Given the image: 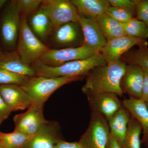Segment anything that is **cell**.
Returning <instances> with one entry per match:
<instances>
[{
	"label": "cell",
	"mask_w": 148,
	"mask_h": 148,
	"mask_svg": "<svg viewBox=\"0 0 148 148\" xmlns=\"http://www.w3.org/2000/svg\"><path fill=\"white\" fill-rule=\"evenodd\" d=\"M30 26L32 32L41 42L45 41L53 28L50 19L41 8L31 17Z\"/></svg>",
	"instance_id": "obj_21"
},
{
	"label": "cell",
	"mask_w": 148,
	"mask_h": 148,
	"mask_svg": "<svg viewBox=\"0 0 148 148\" xmlns=\"http://www.w3.org/2000/svg\"><path fill=\"white\" fill-rule=\"evenodd\" d=\"M136 18L144 22L148 28V0H136Z\"/></svg>",
	"instance_id": "obj_30"
},
{
	"label": "cell",
	"mask_w": 148,
	"mask_h": 148,
	"mask_svg": "<svg viewBox=\"0 0 148 148\" xmlns=\"http://www.w3.org/2000/svg\"><path fill=\"white\" fill-rule=\"evenodd\" d=\"M53 40L61 46L82 45L83 35L78 22H70L55 29Z\"/></svg>",
	"instance_id": "obj_16"
},
{
	"label": "cell",
	"mask_w": 148,
	"mask_h": 148,
	"mask_svg": "<svg viewBox=\"0 0 148 148\" xmlns=\"http://www.w3.org/2000/svg\"><path fill=\"white\" fill-rule=\"evenodd\" d=\"M54 148H82L79 142H67L61 140L55 145Z\"/></svg>",
	"instance_id": "obj_34"
},
{
	"label": "cell",
	"mask_w": 148,
	"mask_h": 148,
	"mask_svg": "<svg viewBox=\"0 0 148 148\" xmlns=\"http://www.w3.org/2000/svg\"><path fill=\"white\" fill-rule=\"evenodd\" d=\"M7 2L6 0H0V10L2 8L4 5L5 4V3Z\"/></svg>",
	"instance_id": "obj_36"
},
{
	"label": "cell",
	"mask_w": 148,
	"mask_h": 148,
	"mask_svg": "<svg viewBox=\"0 0 148 148\" xmlns=\"http://www.w3.org/2000/svg\"><path fill=\"white\" fill-rule=\"evenodd\" d=\"M144 79L143 68L137 65L128 64L122 77L120 86L123 93H127L130 97L140 99Z\"/></svg>",
	"instance_id": "obj_14"
},
{
	"label": "cell",
	"mask_w": 148,
	"mask_h": 148,
	"mask_svg": "<svg viewBox=\"0 0 148 148\" xmlns=\"http://www.w3.org/2000/svg\"><path fill=\"white\" fill-rule=\"evenodd\" d=\"M21 13L23 16L31 15L41 5L42 1L40 0H18L17 1Z\"/></svg>",
	"instance_id": "obj_29"
},
{
	"label": "cell",
	"mask_w": 148,
	"mask_h": 148,
	"mask_svg": "<svg viewBox=\"0 0 148 148\" xmlns=\"http://www.w3.org/2000/svg\"><path fill=\"white\" fill-rule=\"evenodd\" d=\"M63 140L59 123L47 120L23 148H54L57 143Z\"/></svg>",
	"instance_id": "obj_11"
},
{
	"label": "cell",
	"mask_w": 148,
	"mask_h": 148,
	"mask_svg": "<svg viewBox=\"0 0 148 148\" xmlns=\"http://www.w3.org/2000/svg\"><path fill=\"white\" fill-rule=\"evenodd\" d=\"M49 49L35 36L27 23L26 17L22 16L17 51L23 62L29 65L33 64L39 60Z\"/></svg>",
	"instance_id": "obj_4"
},
{
	"label": "cell",
	"mask_w": 148,
	"mask_h": 148,
	"mask_svg": "<svg viewBox=\"0 0 148 148\" xmlns=\"http://www.w3.org/2000/svg\"><path fill=\"white\" fill-rule=\"evenodd\" d=\"M20 8L17 1L11 2L3 15L1 25V33L4 45L13 49L18 37L21 20Z\"/></svg>",
	"instance_id": "obj_8"
},
{
	"label": "cell",
	"mask_w": 148,
	"mask_h": 148,
	"mask_svg": "<svg viewBox=\"0 0 148 148\" xmlns=\"http://www.w3.org/2000/svg\"><path fill=\"white\" fill-rule=\"evenodd\" d=\"M110 135L106 118L97 112H91L88 127L79 142L82 148H107Z\"/></svg>",
	"instance_id": "obj_5"
},
{
	"label": "cell",
	"mask_w": 148,
	"mask_h": 148,
	"mask_svg": "<svg viewBox=\"0 0 148 148\" xmlns=\"http://www.w3.org/2000/svg\"><path fill=\"white\" fill-rule=\"evenodd\" d=\"M12 110L7 105L0 95V125L8 118Z\"/></svg>",
	"instance_id": "obj_32"
},
{
	"label": "cell",
	"mask_w": 148,
	"mask_h": 148,
	"mask_svg": "<svg viewBox=\"0 0 148 148\" xmlns=\"http://www.w3.org/2000/svg\"><path fill=\"white\" fill-rule=\"evenodd\" d=\"M78 22L83 35L82 45L97 52L107 44L108 41L97 24L95 18L79 15Z\"/></svg>",
	"instance_id": "obj_12"
},
{
	"label": "cell",
	"mask_w": 148,
	"mask_h": 148,
	"mask_svg": "<svg viewBox=\"0 0 148 148\" xmlns=\"http://www.w3.org/2000/svg\"><path fill=\"white\" fill-rule=\"evenodd\" d=\"M107 148H122L117 141L110 133Z\"/></svg>",
	"instance_id": "obj_35"
},
{
	"label": "cell",
	"mask_w": 148,
	"mask_h": 148,
	"mask_svg": "<svg viewBox=\"0 0 148 148\" xmlns=\"http://www.w3.org/2000/svg\"><path fill=\"white\" fill-rule=\"evenodd\" d=\"M125 34L146 40L148 38V28L143 21L133 18L125 24H122Z\"/></svg>",
	"instance_id": "obj_26"
},
{
	"label": "cell",
	"mask_w": 148,
	"mask_h": 148,
	"mask_svg": "<svg viewBox=\"0 0 148 148\" xmlns=\"http://www.w3.org/2000/svg\"><path fill=\"white\" fill-rule=\"evenodd\" d=\"M110 5L115 7L128 9L136 12V0H108Z\"/></svg>",
	"instance_id": "obj_31"
},
{
	"label": "cell",
	"mask_w": 148,
	"mask_h": 148,
	"mask_svg": "<svg viewBox=\"0 0 148 148\" xmlns=\"http://www.w3.org/2000/svg\"><path fill=\"white\" fill-rule=\"evenodd\" d=\"M147 40L125 35L108 42L101 52L107 63L119 61L125 53L135 46H148Z\"/></svg>",
	"instance_id": "obj_9"
},
{
	"label": "cell",
	"mask_w": 148,
	"mask_h": 148,
	"mask_svg": "<svg viewBox=\"0 0 148 148\" xmlns=\"http://www.w3.org/2000/svg\"><path fill=\"white\" fill-rule=\"evenodd\" d=\"M86 96L91 112L101 114L107 120L123 107L122 101L113 92H100Z\"/></svg>",
	"instance_id": "obj_13"
},
{
	"label": "cell",
	"mask_w": 148,
	"mask_h": 148,
	"mask_svg": "<svg viewBox=\"0 0 148 148\" xmlns=\"http://www.w3.org/2000/svg\"><path fill=\"white\" fill-rule=\"evenodd\" d=\"M136 12L128 9L115 7L110 6L105 13L121 24H125L134 18L133 15Z\"/></svg>",
	"instance_id": "obj_27"
},
{
	"label": "cell",
	"mask_w": 148,
	"mask_h": 148,
	"mask_svg": "<svg viewBox=\"0 0 148 148\" xmlns=\"http://www.w3.org/2000/svg\"><path fill=\"white\" fill-rule=\"evenodd\" d=\"M98 53L84 45L59 49H49L39 60L47 66L58 67L71 61L87 59Z\"/></svg>",
	"instance_id": "obj_7"
},
{
	"label": "cell",
	"mask_w": 148,
	"mask_h": 148,
	"mask_svg": "<svg viewBox=\"0 0 148 148\" xmlns=\"http://www.w3.org/2000/svg\"><path fill=\"white\" fill-rule=\"evenodd\" d=\"M4 54L1 51V49H0V58H2Z\"/></svg>",
	"instance_id": "obj_37"
},
{
	"label": "cell",
	"mask_w": 148,
	"mask_h": 148,
	"mask_svg": "<svg viewBox=\"0 0 148 148\" xmlns=\"http://www.w3.org/2000/svg\"><path fill=\"white\" fill-rule=\"evenodd\" d=\"M122 104L140 123L143 132L141 144L148 148V109L146 103L140 99L130 97L124 99Z\"/></svg>",
	"instance_id": "obj_17"
},
{
	"label": "cell",
	"mask_w": 148,
	"mask_h": 148,
	"mask_svg": "<svg viewBox=\"0 0 148 148\" xmlns=\"http://www.w3.org/2000/svg\"><path fill=\"white\" fill-rule=\"evenodd\" d=\"M97 24L108 42L125 35L123 24L103 13L95 18Z\"/></svg>",
	"instance_id": "obj_22"
},
{
	"label": "cell",
	"mask_w": 148,
	"mask_h": 148,
	"mask_svg": "<svg viewBox=\"0 0 148 148\" xmlns=\"http://www.w3.org/2000/svg\"><path fill=\"white\" fill-rule=\"evenodd\" d=\"M50 19L54 29L70 22H78L76 8L69 0H44L40 6Z\"/></svg>",
	"instance_id": "obj_6"
},
{
	"label": "cell",
	"mask_w": 148,
	"mask_h": 148,
	"mask_svg": "<svg viewBox=\"0 0 148 148\" xmlns=\"http://www.w3.org/2000/svg\"><path fill=\"white\" fill-rule=\"evenodd\" d=\"M43 106L33 103L27 112L14 116V131L21 132L33 136L40 127L47 121L44 117Z\"/></svg>",
	"instance_id": "obj_10"
},
{
	"label": "cell",
	"mask_w": 148,
	"mask_h": 148,
	"mask_svg": "<svg viewBox=\"0 0 148 148\" xmlns=\"http://www.w3.org/2000/svg\"><path fill=\"white\" fill-rule=\"evenodd\" d=\"M143 69L144 71V79L142 96L140 100L145 103H148V70Z\"/></svg>",
	"instance_id": "obj_33"
},
{
	"label": "cell",
	"mask_w": 148,
	"mask_h": 148,
	"mask_svg": "<svg viewBox=\"0 0 148 148\" xmlns=\"http://www.w3.org/2000/svg\"><path fill=\"white\" fill-rule=\"evenodd\" d=\"M130 116L129 111L123 106L121 108L107 120L110 127V133L116 140L122 148L123 147L124 138Z\"/></svg>",
	"instance_id": "obj_18"
},
{
	"label": "cell",
	"mask_w": 148,
	"mask_h": 148,
	"mask_svg": "<svg viewBox=\"0 0 148 148\" xmlns=\"http://www.w3.org/2000/svg\"><path fill=\"white\" fill-rule=\"evenodd\" d=\"M84 76L65 77L48 78L32 77L29 81L20 87L27 92L33 103L43 107L51 95L64 85L73 82L81 81Z\"/></svg>",
	"instance_id": "obj_3"
},
{
	"label": "cell",
	"mask_w": 148,
	"mask_h": 148,
	"mask_svg": "<svg viewBox=\"0 0 148 148\" xmlns=\"http://www.w3.org/2000/svg\"><path fill=\"white\" fill-rule=\"evenodd\" d=\"M120 60L126 64L137 65L143 69L148 70V46L132 48L123 54Z\"/></svg>",
	"instance_id": "obj_24"
},
{
	"label": "cell",
	"mask_w": 148,
	"mask_h": 148,
	"mask_svg": "<svg viewBox=\"0 0 148 148\" xmlns=\"http://www.w3.org/2000/svg\"><path fill=\"white\" fill-rule=\"evenodd\" d=\"M0 148H5L4 147H3V146L1 145H0Z\"/></svg>",
	"instance_id": "obj_38"
},
{
	"label": "cell",
	"mask_w": 148,
	"mask_h": 148,
	"mask_svg": "<svg viewBox=\"0 0 148 148\" xmlns=\"http://www.w3.org/2000/svg\"><path fill=\"white\" fill-rule=\"evenodd\" d=\"M30 78L0 69V85L14 84L21 86L27 83Z\"/></svg>",
	"instance_id": "obj_28"
},
{
	"label": "cell",
	"mask_w": 148,
	"mask_h": 148,
	"mask_svg": "<svg viewBox=\"0 0 148 148\" xmlns=\"http://www.w3.org/2000/svg\"><path fill=\"white\" fill-rule=\"evenodd\" d=\"M0 69L30 77L36 76L33 67L23 62L17 51L5 53L0 58Z\"/></svg>",
	"instance_id": "obj_19"
},
{
	"label": "cell",
	"mask_w": 148,
	"mask_h": 148,
	"mask_svg": "<svg viewBox=\"0 0 148 148\" xmlns=\"http://www.w3.org/2000/svg\"><path fill=\"white\" fill-rule=\"evenodd\" d=\"M33 136L18 131L8 133L0 132V145L5 148H23Z\"/></svg>",
	"instance_id": "obj_25"
},
{
	"label": "cell",
	"mask_w": 148,
	"mask_h": 148,
	"mask_svg": "<svg viewBox=\"0 0 148 148\" xmlns=\"http://www.w3.org/2000/svg\"><path fill=\"white\" fill-rule=\"evenodd\" d=\"M108 64L101 52L84 60L68 62L58 67H51L42 63L40 60L33 63L32 67L37 76L48 78L65 77L84 76L96 66Z\"/></svg>",
	"instance_id": "obj_2"
},
{
	"label": "cell",
	"mask_w": 148,
	"mask_h": 148,
	"mask_svg": "<svg viewBox=\"0 0 148 148\" xmlns=\"http://www.w3.org/2000/svg\"><path fill=\"white\" fill-rule=\"evenodd\" d=\"M127 64L119 61L110 62L105 66H96L86 76L82 92L87 95L103 92L116 93L122 97L121 80Z\"/></svg>",
	"instance_id": "obj_1"
},
{
	"label": "cell",
	"mask_w": 148,
	"mask_h": 148,
	"mask_svg": "<svg viewBox=\"0 0 148 148\" xmlns=\"http://www.w3.org/2000/svg\"><path fill=\"white\" fill-rule=\"evenodd\" d=\"M146 106H147V108L148 109V103H146Z\"/></svg>",
	"instance_id": "obj_39"
},
{
	"label": "cell",
	"mask_w": 148,
	"mask_h": 148,
	"mask_svg": "<svg viewBox=\"0 0 148 148\" xmlns=\"http://www.w3.org/2000/svg\"><path fill=\"white\" fill-rule=\"evenodd\" d=\"M79 15L95 18L110 6L108 0H71Z\"/></svg>",
	"instance_id": "obj_20"
},
{
	"label": "cell",
	"mask_w": 148,
	"mask_h": 148,
	"mask_svg": "<svg viewBox=\"0 0 148 148\" xmlns=\"http://www.w3.org/2000/svg\"><path fill=\"white\" fill-rule=\"evenodd\" d=\"M0 95L12 111L29 108L33 103L27 92L16 84L0 85Z\"/></svg>",
	"instance_id": "obj_15"
},
{
	"label": "cell",
	"mask_w": 148,
	"mask_h": 148,
	"mask_svg": "<svg viewBox=\"0 0 148 148\" xmlns=\"http://www.w3.org/2000/svg\"><path fill=\"white\" fill-rule=\"evenodd\" d=\"M142 131V127L140 123L131 115L127 125L123 148H141L140 136Z\"/></svg>",
	"instance_id": "obj_23"
}]
</instances>
